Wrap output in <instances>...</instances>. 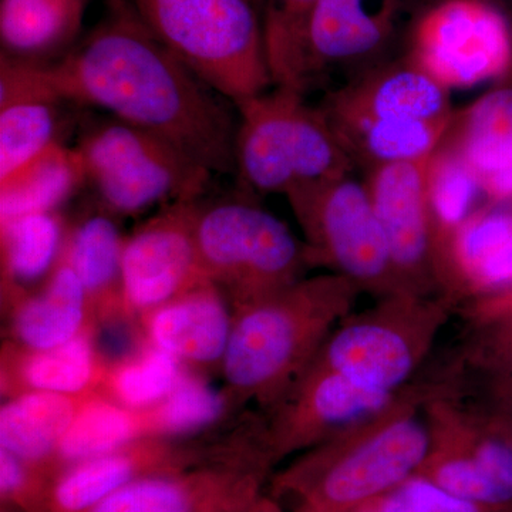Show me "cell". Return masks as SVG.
<instances>
[{
	"mask_svg": "<svg viewBox=\"0 0 512 512\" xmlns=\"http://www.w3.org/2000/svg\"><path fill=\"white\" fill-rule=\"evenodd\" d=\"M35 66L64 103L150 131L212 174H235L237 107L174 56L126 0H106L104 18L69 55Z\"/></svg>",
	"mask_w": 512,
	"mask_h": 512,
	"instance_id": "obj_1",
	"label": "cell"
},
{
	"mask_svg": "<svg viewBox=\"0 0 512 512\" xmlns=\"http://www.w3.org/2000/svg\"><path fill=\"white\" fill-rule=\"evenodd\" d=\"M431 386L416 380L376 419L303 451L271 477L269 497L286 512H356L416 476L429 456Z\"/></svg>",
	"mask_w": 512,
	"mask_h": 512,
	"instance_id": "obj_2",
	"label": "cell"
},
{
	"mask_svg": "<svg viewBox=\"0 0 512 512\" xmlns=\"http://www.w3.org/2000/svg\"><path fill=\"white\" fill-rule=\"evenodd\" d=\"M365 293L346 276L326 272L234 309L220 369L222 384L242 406H274L312 365Z\"/></svg>",
	"mask_w": 512,
	"mask_h": 512,
	"instance_id": "obj_3",
	"label": "cell"
},
{
	"mask_svg": "<svg viewBox=\"0 0 512 512\" xmlns=\"http://www.w3.org/2000/svg\"><path fill=\"white\" fill-rule=\"evenodd\" d=\"M141 22L225 99L274 86L264 20L249 0H126Z\"/></svg>",
	"mask_w": 512,
	"mask_h": 512,
	"instance_id": "obj_4",
	"label": "cell"
},
{
	"mask_svg": "<svg viewBox=\"0 0 512 512\" xmlns=\"http://www.w3.org/2000/svg\"><path fill=\"white\" fill-rule=\"evenodd\" d=\"M239 123L235 175L241 194H288L350 173L352 158L319 107L275 86L235 104Z\"/></svg>",
	"mask_w": 512,
	"mask_h": 512,
	"instance_id": "obj_5",
	"label": "cell"
},
{
	"mask_svg": "<svg viewBox=\"0 0 512 512\" xmlns=\"http://www.w3.org/2000/svg\"><path fill=\"white\" fill-rule=\"evenodd\" d=\"M101 210L137 217L151 208L200 201L212 174L164 138L109 116L89 121L73 146Z\"/></svg>",
	"mask_w": 512,
	"mask_h": 512,
	"instance_id": "obj_6",
	"label": "cell"
},
{
	"mask_svg": "<svg viewBox=\"0 0 512 512\" xmlns=\"http://www.w3.org/2000/svg\"><path fill=\"white\" fill-rule=\"evenodd\" d=\"M195 241L205 278L232 309L295 284L313 268L305 242L244 194L198 201Z\"/></svg>",
	"mask_w": 512,
	"mask_h": 512,
	"instance_id": "obj_7",
	"label": "cell"
},
{
	"mask_svg": "<svg viewBox=\"0 0 512 512\" xmlns=\"http://www.w3.org/2000/svg\"><path fill=\"white\" fill-rule=\"evenodd\" d=\"M456 308L443 295L404 291L380 296L375 305L339 323L312 365L366 389L402 392L429 359Z\"/></svg>",
	"mask_w": 512,
	"mask_h": 512,
	"instance_id": "obj_8",
	"label": "cell"
},
{
	"mask_svg": "<svg viewBox=\"0 0 512 512\" xmlns=\"http://www.w3.org/2000/svg\"><path fill=\"white\" fill-rule=\"evenodd\" d=\"M276 464L261 412L241 413L208 460L138 478L87 512H245Z\"/></svg>",
	"mask_w": 512,
	"mask_h": 512,
	"instance_id": "obj_9",
	"label": "cell"
},
{
	"mask_svg": "<svg viewBox=\"0 0 512 512\" xmlns=\"http://www.w3.org/2000/svg\"><path fill=\"white\" fill-rule=\"evenodd\" d=\"M424 414L430 450L417 474L468 500L512 504V420L443 379L433 380Z\"/></svg>",
	"mask_w": 512,
	"mask_h": 512,
	"instance_id": "obj_10",
	"label": "cell"
},
{
	"mask_svg": "<svg viewBox=\"0 0 512 512\" xmlns=\"http://www.w3.org/2000/svg\"><path fill=\"white\" fill-rule=\"evenodd\" d=\"M303 232L312 266L346 276L375 298L404 292L366 184L348 175L285 195Z\"/></svg>",
	"mask_w": 512,
	"mask_h": 512,
	"instance_id": "obj_11",
	"label": "cell"
},
{
	"mask_svg": "<svg viewBox=\"0 0 512 512\" xmlns=\"http://www.w3.org/2000/svg\"><path fill=\"white\" fill-rule=\"evenodd\" d=\"M410 63L447 90L503 76L512 63L507 20L484 0H443L417 22Z\"/></svg>",
	"mask_w": 512,
	"mask_h": 512,
	"instance_id": "obj_12",
	"label": "cell"
},
{
	"mask_svg": "<svg viewBox=\"0 0 512 512\" xmlns=\"http://www.w3.org/2000/svg\"><path fill=\"white\" fill-rule=\"evenodd\" d=\"M407 387L379 392L325 367L309 366L274 406L259 410L276 463L376 419L399 402Z\"/></svg>",
	"mask_w": 512,
	"mask_h": 512,
	"instance_id": "obj_13",
	"label": "cell"
},
{
	"mask_svg": "<svg viewBox=\"0 0 512 512\" xmlns=\"http://www.w3.org/2000/svg\"><path fill=\"white\" fill-rule=\"evenodd\" d=\"M197 204L165 205L126 237L123 296L130 322L207 281L195 241Z\"/></svg>",
	"mask_w": 512,
	"mask_h": 512,
	"instance_id": "obj_14",
	"label": "cell"
},
{
	"mask_svg": "<svg viewBox=\"0 0 512 512\" xmlns=\"http://www.w3.org/2000/svg\"><path fill=\"white\" fill-rule=\"evenodd\" d=\"M431 156V154H430ZM423 160L380 165L366 183L403 291L441 295Z\"/></svg>",
	"mask_w": 512,
	"mask_h": 512,
	"instance_id": "obj_15",
	"label": "cell"
},
{
	"mask_svg": "<svg viewBox=\"0 0 512 512\" xmlns=\"http://www.w3.org/2000/svg\"><path fill=\"white\" fill-rule=\"evenodd\" d=\"M218 443V431L194 440L144 437L103 456L70 464L52 478L47 512L90 511L138 478L183 470L208 460Z\"/></svg>",
	"mask_w": 512,
	"mask_h": 512,
	"instance_id": "obj_16",
	"label": "cell"
},
{
	"mask_svg": "<svg viewBox=\"0 0 512 512\" xmlns=\"http://www.w3.org/2000/svg\"><path fill=\"white\" fill-rule=\"evenodd\" d=\"M437 279L457 308L512 289V200L478 208L454 231L437 254Z\"/></svg>",
	"mask_w": 512,
	"mask_h": 512,
	"instance_id": "obj_17",
	"label": "cell"
},
{
	"mask_svg": "<svg viewBox=\"0 0 512 512\" xmlns=\"http://www.w3.org/2000/svg\"><path fill=\"white\" fill-rule=\"evenodd\" d=\"M234 309L224 292L202 282L137 319L143 342L170 353L185 367L220 372L231 338Z\"/></svg>",
	"mask_w": 512,
	"mask_h": 512,
	"instance_id": "obj_18",
	"label": "cell"
},
{
	"mask_svg": "<svg viewBox=\"0 0 512 512\" xmlns=\"http://www.w3.org/2000/svg\"><path fill=\"white\" fill-rule=\"evenodd\" d=\"M333 130L367 121L439 120L453 116L448 90L414 66L383 67L330 93L319 106Z\"/></svg>",
	"mask_w": 512,
	"mask_h": 512,
	"instance_id": "obj_19",
	"label": "cell"
},
{
	"mask_svg": "<svg viewBox=\"0 0 512 512\" xmlns=\"http://www.w3.org/2000/svg\"><path fill=\"white\" fill-rule=\"evenodd\" d=\"M399 10L400 0H318L303 33L299 92L328 67L379 50L392 35Z\"/></svg>",
	"mask_w": 512,
	"mask_h": 512,
	"instance_id": "obj_20",
	"label": "cell"
},
{
	"mask_svg": "<svg viewBox=\"0 0 512 512\" xmlns=\"http://www.w3.org/2000/svg\"><path fill=\"white\" fill-rule=\"evenodd\" d=\"M64 104L46 89L35 64L0 56V180L62 143Z\"/></svg>",
	"mask_w": 512,
	"mask_h": 512,
	"instance_id": "obj_21",
	"label": "cell"
},
{
	"mask_svg": "<svg viewBox=\"0 0 512 512\" xmlns=\"http://www.w3.org/2000/svg\"><path fill=\"white\" fill-rule=\"evenodd\" d=\"M2 318L3 340L30 349L56 348L97 329L82 282L64 259L39 288L2 303Z\"/></svg>",
	"mask_w": 512,
	"mask_h": 512,
	"instance_id": "obj_22",
	"label": "cell"
},
{
	"mask_svg": "<svg viewBox=\"0 0 512 512\" xmlns=\"http://www.w3.org/2000/svg\"><path fill=\"white\" fill-rule=\"evenodd\" d=\"M99 330L50 349H30L3 340L0 350L2 399L30 392L83 394L97 392L107 366L97 343Z\"/></svg>",
	"mask_w": 512,
	"mask_h": 512,
	"instance_id": "obj_23",
	"label": "cell"
},
{
	"mask_svg": "<svg viewBox=\"0 0 512 512\" xmlns=\"http://www.w3.org/2000/svg\"><path fill=\"white\" fill-rule=\"evenodd\" d=\"M124 241L119 218L96 204L70 220L63 259L82 282L99 330L134 323L124 311Z\"/></svg>",
	"mask_w": 512,
	"mask_h": 512,
	"instance_id": "obj_24",
	"label": "cell"
},
{
	"mask_svg": "<svg viewBox=\"0 0 512 512\" xmlns=\"http://www.w3.org/2000/svg\"><path fill=\"white\" fill-rule=\"evenodd\" d=\"M90 0H0L2 56L52 64L77 45Z\"/></svg>",
	"mask_w": 512,
	"mask_h": 512,
	"instance_id": "obj_25",
	"label": "cell"
},
{
	"mask_svg": "<svg viewBox=\"0 0 512 512\" xmlns=\"http://www.w3.org/2000/svg\"><path fill=\"white\" fill-rule=\"evenodd\" d=\"M70 220L62 211L0 222L2 303L39 288L62 262Z\"/></svg>",
	"mask_w": 512,
	"mask_h": 512,
	"instance_id": "obj_26",
	"label": "cell"
},
{
	"mask_svg": "<svg viewBox=\"0 0 512 512\" xmlns=\"http://www.w3.org/2000/svg\"><path fill=\"white\" fill-rule=\"evenodd\" d=\"M89 394L30 392L3 400L0 448L55 477L57 448Z\"/></svg>",
	"mask_w": 512,
	"mask_h": 512,
	"instance_id": "obj_27",
	"label": "cell"
},
{
	"mask_svg": "<svg viewBox=\"0 0 512 512\" xmlns=\"http://www.w3.org/2000/svg\"><path fill=\"white\" fill-rule=\"evenodd\" d=\"M244 409L227 387L212 386L205 373L184 367L174 389L143 410L147 437L194 440L224 429Z\"/></svg>",
	"mask_w": 512,
	"mask_h": 512,
	"instance_id": "obj_28",
	"label": "cell"
},
{
	"mask_svg": "<svg viewBox=\"0 0 512 512\" xmlns=\"http://www.w3.org/2000/svg\"><path fill=\"white\" fill-rule=\"evenodd\" d=\"M86 185L76 148L57 143L0 180V222L60 211Z\"/></svg>",
	"mask_w": 512,
	"mask_h": 512,
	"instance_id": "obj_29",
	"label": "cell"
},
{
	"mask_svg": "<svg viewBox=\"0 0 512 512\" xmlns=\"http://www.w3.org/2000/svg\"><path fill=\"white\" fill-rule=\"evenodd\" d=\"M443 143L466 161L478 184L512 164V87L484 94L454 114Z\"/></svg>",
	"mask_w": 512,
	"mask_h": 512,
	"instance_id": "obj_30",
	"label": "cell"
},
{
	"mask_svg": "<svg viewBox=\"0 0 512 512\" xmlns=\"http://www.w3.org/2000/svg\"><path fill=\"white\" fill-rule=\"evenodd\" d=\"M453 117L454 114L439 120L367 121L332 130L353 163L367 165L372 171L380 165L429 157L443 143Z\"/></svg>",
	"mask_w": 512,
	"mask_h": 512,
	"instance_id": "obj_31",
	"label": "cell"
},
{
	"mask_svg": "<svg viewBox=\"0 0 512 512\" xmlns=\"http://www.w3.org/2000/svg\"><path fill=\"white\" fill-rule=\"evenodd\" d=\"M144 413L127 409L100 392L86 397L56 453V473L70 464L103 456L144 439Z\"/></svg>",
	"mask_w": 512,
	"mask_h": 512,
	"instance_id": "obj_32",
	"label": "cell"
},
{
	"mask_svg": "<svg viewBox=\"0 0 512 512\" xmlns=\"http://www.w3.org/2000/svg\"><path fill=\"white\" fill-rule=\"evenodd\" d=\"M184 367L170 353L141 342L130 352L107 360L97 392L120 406L143 412L165 399Z\"/></svg>",
	"mask_w": 512,
	"mask_h": 512,
	"instance_id": "obj_33",
	"label": "cell"
},
{
	"mask_svg": "<svg viewBox=\"0 0 512 512\" xmlns=\"http://www.w3.org/2000/svg\"><path fill=\"white\" fill-rule=\"evenodd\" d=\"M481 191L476 174L453 148L441 143L427 167V201L433 222L436 261L440 248L454 231L476 211Z\"/></svg>",
	"mask_w": 512,
	"mask_h": 512,
	"instance_id": "obj_34",
	"label": "cell"
},
{
	"mask_svg": "<svg viewBox=\"0 0 512 512\" xmlns=\"http://www.w3.org/2000/svg\"><path fill=\"white\" fill-rule=\"evenodd\" d=\"M318 0H266L262 20L274 86L298 90L303 33Z\"/></svg>",
	"mask_w": 512,
	"mask_h": 512,
	"instance_id": "obj_35",
	"label": "cell"
},
{
	"mask_svg": "<svg viewBox=\"0 0 512 512\" xmlns=\"http://www.w3.org/2000/svg\"><path fill=\"white\" fill-rule=\"evenodd\" d=\"M373 505L376 512H512V504L468 500L419 474L404 481Z\"/></svg>",
	"mask_w": 512,
	"mask_h": 512,
	"instance_id": "obj_36",
	"label": "cell"
},
{
	"mask_svg": "<svg viewBox=\"0 0 512 512\" xmlns=\"http://www.w3.org/2000/svg\"><path fill=\"white\" fill-rule=\"evenodd\" d=\"M53 473L0 448V501L20 512H47Z\"/></svg>",
	"mask_w": 512,
	"mask_h": 512,
	"instance_id": "obj_37",
	"label": "cell"
},
{
	"mask_svg": "<svg viewBox=\"0 0 512 512\" xmlns=\"http://www.w3.org/2000/svg\"><path fill=\"white\" fill-rule=\"evenodd\" d=\"M471 325L476 335L458 357L461 365L512 360V315Z\"/></svg>",
	"mask_w": 512,
	"mask_h": 512,
	"instance_id": "obj_38",
	"label": "cell"
},
{
	"mask_svg": "<svg viewBox=\"0 0 512 512\" xmlns=\"http://www.w3.org/2000/svg\"><path fill=\"white\" fill-rule=\"evenodd\" d=\"M453 369L460 373L480 376L481 393L485 400L484 403H480L512 420V360L477 365L457 363Z\"/></svg>",
	"mask_w": 512,
	"mask_h": 512,
	"instance_id": "obj_39",
	"label": "cell"
},
{
	"mask_svg": "<svg viewBox=\"0 0 512 512\" xmlns=\"http://www.w3.org/2000/svg\"><path fill=\"white\" fill-rule=\"evenodd\" d=\"M471 323L487 322L512 315V289L461 306Z\"/></svg>",
	"mask_w": 512,
	"mask_h": 512,
	"instance_id": "obj_40",
	"label": "cell"
},
{
	"mask_svg": "<svg viewBox=\"0 0 512 512\" xmlns=\"http://www.w3.org/2000/svg\"><path fill=\"white\" fill-rule=\"evenodd\" d=\"M245 512H286L274 498L269 497L268 494L261 495L251 507Z\"/></svg>",
	"mask_w": 512,
	"mask_h": 512,
	"instance_id": "obj_41",
	"label": "cell"
},
{
	"mask_svg": "<svg viewBox=\"0 0 512 512\" xmlns=\"http://www.w3.org/2000/svg\"><path fill=\"white\" fill-rule=\"evenodd\" d=\"M249 2H251L252 5H254L255 8L258 9L259 12H261V15L262 13H264L266 0H249Z\"/></svg>",
	"mask_w": 512,
	"mask_h": 512,
	"instance_id": "obj_42",
	"label": "cell"
},
{
	"mask_svg": "<svg viewBox=\"0 0 512 512\" xmlns=\"http://www.w3.org/2000/svg\"><path fill=\"white\" fill-rule=\"evenodd\" d=\"M356 512H376L375 505H373V503L366 505V507L360 508V510H357Z\"/></svg>",
	"mask_w": 512,
	"mask_h": 512,
	"instance_id": "obj_43",
	"label": "cell"
},
{
	"mask_svg": "<svg viewBox=\"0 0 512 512\" xmlns=\"http://www.w3.org/2000/svg\"><path fill=\"white\" fill-rule=\"evenodd\" d=\"M0 512H20L15 510V508L9 507V505H2V511Z\"/></svg>",
	"mask_w": 512,
	"mask_h": 512,
	"instance_id": "obj_44",
	"label": "cell"
}]
</instances>
